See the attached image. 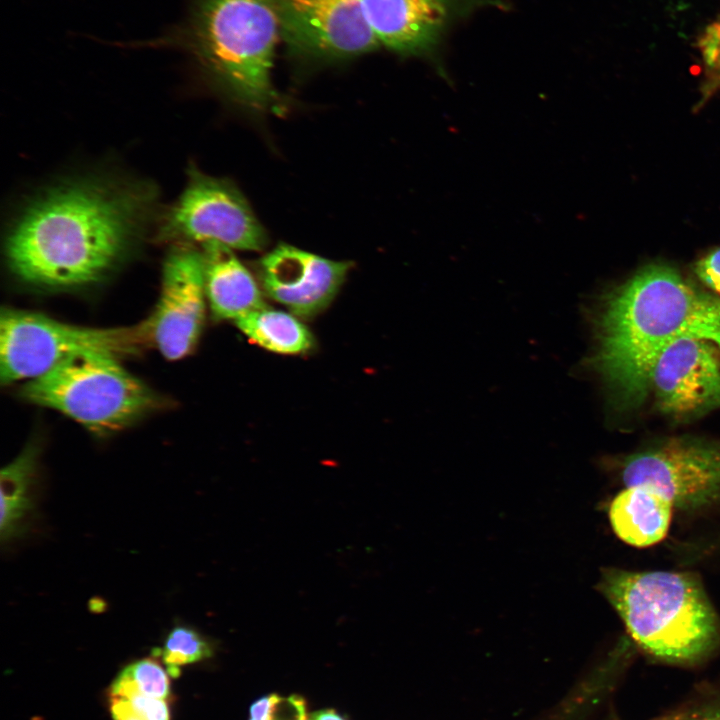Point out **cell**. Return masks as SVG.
<instances>
[{"instance_id": "obj_20", "label": "cell", "mask_w": 720, "mask_h": 720, "mask_svg": "<svg viewBox=\"0 0 720 720\" xmlns=\"http://www.w3.org/2000/svg\"><path fill=\"white\" fill-rule=\"evenodd\" d=\"M108 694L124 698L144 720H170V700L150 696L140 691L131 681L117 675L108 688Z\"/></svg>"}, {"instance_id": "obj_8", "label": "cell", "mask_w": 720, "mask_h": 720, "mask_svg": "<svg viewBox=\"0 0 720 720\" xmlns=\"http://www.w3.org/2000/svg\"><path fill=\"white\" fill-rule=\"evenodd\" d=\"M157 236L181 245L214 243L246 251H260L268 242L239 189L193 166L184 191L162 217Z\"/></svg>"}, {"instance_id": "obj_14", "label": "cell", "mask_w": 720, "mask_h": 720, "mask_svg": "<svg viewBox=\"0 0 720 720\" xmlns=\"http://www.w3.org/2000/svg\"><path fill=\"white\" fill-rule=\"evenodd\" d=\"M203 247L205 292L217 320H238L264 307L262 292L232 249L220 244Z\"/></svg>"}, {"instance_id": "obj_5", "label": "cell", "mask_w": 720, "mask_h": 720, "mask_svg": "<svg viewBox=\"0 0 720 720\" xmlns=\"http://www.w3.org/2000/svg\"><path fill=\"white\" fill-rule=\"evenodd\" d=\"M117 359L100 352L73 355L28 381L21 392L95 433L122 429L159 407L160 399Z\"/></svg>"}, {"instance_id": "obj_25", "label": "cell", "mask_w": 720, "mask_h": 720, "mask_svg": "<svg viewBox=\"0 0 720 720\" xmlns=\"http://www.w3.org/2000/svg\"><path fill=\"white\" fill-rule=\"evenodd\" d=\"M288 702L293 707L295 713H294V720H308V717L306 715V708L305 703L303 699L297 697V696H291L288 699Z\"/></svg>"}, {"instance_id": "obj_11", "label": "cell", "mask_w": 720, "mask_h": 720, "mask_svg": "<svg viewBox=\"0 0 720 720\" xmlns=\"http://www.w3.org/2000/svg\"><path fill=\"white\" fill-rule=\"evenodd\" d=\"M204 257L189 245L171 252L164 264L159 303L151 323L152 342L168 360H179L195 347L206 307Z\"/></svg>"}, {"instance_id": "obj_9", "label": "cell", "mask_w": 720, "mask_h": 720, "mask_svg": "<svg viewBox=\"0 0 720 720\" xmlns=\"http://www.w3.org/2000/svg\"><path fill=\"white\" fill-rule=\"evenodd\" d=\"M289 51L310 61H337L380 46L363 0H276Z\"/></svg>"}, {"instance_id": "obj_21", "label": "cell", "mask_w": 720, "mask_h": 720, "mask_svg": "<svg viewBox=\"0 0 720 720\" xmlns=\"http://www.w3.org/2000/svg\"><path fill=\"white\" fill-rule=\"evenodd\" d=\"M694 273L706 287L720 295V248L699 259L694 265Z\"/></svg>"}, {"instance_id": "obj_23", "label": "cell", "mask_w": 720, "mask_h": 720, "mask_svg": "<svg viewBox=\"0 0 720 720\" xmlns=\"http://www.w3.org/2000/svg\"><path fill=\"white\" fill-rule=\"evenodd\" d=\"M281 701L282 698L275 694L260 698L251 706L249 720H277L276 712Z\"/></svg>"}, {"instance_id": "obj_10", "label": "cell", "mask_w": 720, "mask_h": 720, "mask_svg": "<svg viewBox=\"0 0 720 720\" xmlns=\"http://www.w3.org/2000/svg\"><path fill=\"white\" fill-rule=\"evenodd\" d=\"M715 343L682 337L658 356L650 375L656 409L689 422L720 409V352Z\"/></svg>"}, {"instance_id": "obj_17", "label": "cell", "mask_w": 720, "mask_h": 720, "mask_svg": "<svg viewBox=\"0 0 720 720\" xmlns=\"http://www.w3.org/2000/svg\"><path fill=\"white\" fill-rule=\"evenodd\" d=\"M234 322L251 341L272 352L300 354L314 345L313 335L294 314L264 306Z\"/></svg>"}, {"instance_id": "obj_15", "label": "cell", "mask_w": 720, "mask_h": 720, "mask_svg": "<svg viewBox=\"0 0 720 720\" xmlns=\"http://www.w3.org/2000/svg\"><path fill=\"white\" fill-rule=\"evenodd\" d=\"M673 505L642 486H627L619 491L608 507L610 525L624 543L637 548L660 543L667 535Z\"/></svg>"}, {"instance_id": "obj_18", "label": "cell", "mask_w": 720, "mask_h": 720, "mask_svg": "<svg viewBox=\"0 0 720 720\" xmlns=\"http://www.w3.org/2000/svg\"><path fill=\"white\" fill-rule=\"evenodd\" d=\"M153 655L161 657L170 676L177 677L181 666L210 658L213 645L194 628L176 625L169 631L163 646L153 650Z\"/></svg>"}, {"instance_id": "obj_12", "label": "cell", "mask_w": 720, "mask_h": 720, "mask_svg": "<svg viewBox=\"0 0 720 720\" xmlns=\"http://www.w3.org/2000/svg\"><path fill=\"white\" fill-rule=\"evenodd\" d=\"M380 46L402 56L434 53L453 24L498 0H363Z\"/></svg>"}, {"instance_id": "obj_13", "label": "cell", "mask_w": 720, "mask_h": 720, "mask_svg": "<svg viewBox=\"0 0 720 720\" xmlns=\"http://www.w3.org/2000/svg\"><path fill=\"white\" fill-rule=\"evenodd\" d=\"M351 267L289 244H278L258 263L259 279L267 296L294 315L310 318L334 299Z\"/></svg>"}, {"instance_id": "obj_26", "label": "cell", "mask_w": 720, "mask_h": 720, "mask_svg": "<svg viewBox=\"0 0 720 720\" xmlns=\"http://www.w3.org/2000/svg\"><path fill=\"white\" fill-rule=\"evenodd\" d=\"M691 720H720V703L705 708Z\"/></svg>"}, {"instance_id": "obj_24", "label": "cell", "mask_w": 720, "mask_h": 720, "mask_svg": "<svg viewBox=\"0 0 720 720\" xmlns=\"http://www.w3.org/2000/svg\"><path fill=\"white\" fill-rule=\"evenodd\" d=\"M108 706L112 720H144L120 696L108 694Z\"/></svg>"}, {"instance_id": "obj_1", "label": "cell", "mask_w": 720, "mask_h": 720, "mask_svg": "<svg viewBox=\"0 0 720 720\" xmlns=\"http://www.w3.org/2000/svg\"><path fill=\"white\" fill-rule=\"evenodd\" d=\"M151 185L104 179L60 184L35 198L6 241L22 280L64 288L101 279L144 231L155 205Z\"/></svg>"}, {"instance_id": "obj_22", "label": "cell", "mask_w": 720, "mask_h": 720, "mask_svg": "<svg viewBox=\"0 0 720 720\" xmlns=\"http://www.w3.org/2000/svg\"><path fill=\"white\" fill-rule=\"evenodd\" d=\"M700 47L707 66L720 76V21L707 28Z\"/></svg>"}, {"instance_id": "obj_6", "label": "cell", "mask_w": 720, "mask_h": 720, "mask_svg": "<svg viewBox=\"0 0 720 720\" xmlns=\"http://www.w3.org/2000/svg\"><path fill=\"white\" fill-rule=\"evenodd\" d=\"M150 340L149 318L133 327L87 328L6 308L0 324L1 383L33 380L79 353L100 352L117 358L133 355Z\"/></svg>"}, {"instance_id": "obj_3", "label": "cell", "mask_w": 720, "mask_h": 720, "mask_svg": "<svg viewBox=\"0 0 720 720\" xmlns=\"http://www.w3.org/2000/svg\"><path fill=\"white\" fill-rule=\"evenodd\" d=\"M597 586L633 641L658 659L694 663L720 644V619L693 573L606 568Z\"/></svg>"}, {"instance_id": "obj_7", "label": "cell", "mask_w": 720, "mask_h": 720, "mask_svg": "<svg viewBox=\"0 0 720 720\" xmlns=\"http://www.w3.org/2000/svg\"><path fill=\"white\" fill-rule=\"evenodd\" d=\"M624 487L642 486L674 509L695 512L720 503V442L664 438L614 462Z\"/></svg>"}, {"instance_id": "obj_19", "label": "cell", "mask_w": 720, "mask_h": 720, "mask_svg": "<svg viewBox=\"0 0 720 720\" xmlns=\"http://www.w3.org/2000/svg\"><path fill=\"white\" fill-rule=\"evenodd\" d=\"M118 675L131 681L145 694L165 700L172 698L170 674L156 655L127 664Z\"/></svg>"}, {"instance_id": "obj_16", "label": "cell", "mask_w": 720, "mask_h": 720, "mask_svg": "<svg viewBox=\"0 0 720 720\" xmlns=\"http://www.w3.org/2000/svg\"><path fill=\"white\" fill-rule=\"evenodd\" d=\"M39 448L31 443L1 470L0 536L3 544L22 538L36 514Z\"/></svg>"}, {"instance_id": "obj_2", "label": "cell", "mask_w": 720, "mask_h": 720, "mask_svg": "<svg viewBox=\"0 0 720 720\" xmlns=\"http://www.w3.org/2000/svg\"><path fill=\"white\" fill-rule=\"evenodd\" d=\"M588 314L593 345L583 369L597 376L615 413L642 406L659 354L677 339L701 338L720 347V298L668 265L641 268L602 294Z\"/></svg>"}, {"instance_id": "obj_4", "label": "cell", "mask_w": 720, "mask_h": 720, "mask_svg": "<svg viewBox=\"0 0 720 720\" xmlns=\"http://www.w3.org/2000/svg\"><path fill=\"white\" fill-rule=\"evenodd\" d=\"M280 35L276 0H195L174 40L232 101L265 112L279 105L271 71Z\"/></svg>"}, {"instance_id": "obj_27", "label": "cell", "mask_w": 720, "mask_h": 720, "mask_svg": "<svg viewBox=\"0 0 720 720\" xmlns=\"http://www.w3.org/2000/svg\"><path fill=\"white\" fill-rule=\"evenodd\" d=\"M308 720H344L333 710L318 711L308 717Z\"/></svg>"}]
</instances>
